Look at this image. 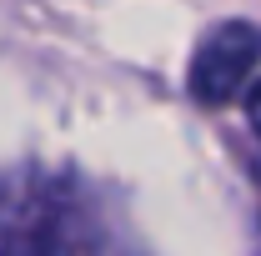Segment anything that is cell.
<instances>
[{
  "label": "cell",
  "mask_w": 261,
  "mask_h": 256,
  "mask_svg": "<svg viewBox=\"0 0 261 256\" xmlns=\"http://www.w3.org/2000/svg\"><path fill=\"white\" fill-rule=\"evenodd\" d=\"M246 116H251V126L261 131V86H251V96H246Z\"/></svg>",
  "instance_id": "3957f363"
},
{
  "label": "cell",
  "mask_w": 261,
  "mask_h": 256,
  "mask_svg": "<svg viewBox=\"0 0 261 256\" xmlns=\"http://www.w3.org/2000/svg\"><path fill=\"white\" fill-rule=\"evenodd\" d=\"M261 65V31L246 20H226L196 45L191 56V96L201 106H226L241 96V86L251 81Z\"/></svg>",
  "instance_id": "7a4b0ae2"
},
{
  "label": "cell",
  "mask_w": 261,
  "mask_h": 256,
  "mask_svg": "<svg viewBox=\"0 0 261 256\" xmlns=\"http://www.w3.org/2000/svg\"><path fill=\"white\" fill-rule=\"evenodd\" d=\"M0 256H136L65 181H0Z\"/></svg>",
  "instance_id": "6da1fadb"
}]
</instances>
